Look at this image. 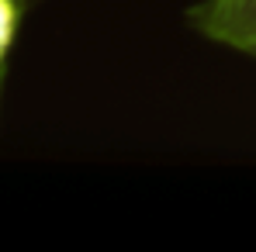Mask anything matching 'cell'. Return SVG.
Here are the masks:
<instances>
[{"label":"cell","mask_w":256,"mask_h":252,"mask_svg":"<svg viewBox=\"0 0 256 252\" xmlns=\"http://www.w3.org/2000/svg\"><path fill=\"white\" fill-rule=\"evenodd\" d=\"M250 55H253V59H256V48H253V52H250Z\"/></svg>","instance_id":"cell-4"},{"label":"cell","mask_w":256,"mask_h":252,"mask_svg":"<svg viewBox=\"0 0 256 252\" xmlns=\"http://www.w3.org/2000/svg\"><path fill=\"white\" fill-rule=\"evenodd\" d=\"M0 90H4V73H0Z\"/></svg>","instance_id":"cell-3"},{"label":"cell","mask_w":256,"mask_h":252,"mask_svg":"<svg viewBox=\"0 0 256 252\" xmlns=\"http://www.w3.org/2000/svg\"><path fill=\"white\" fill-rule=\"evenodd\" d=\"M21 0H0V73L7 66L10 45L18 38V24H21Z\"/></svg>","instance_id":"cell-2"},{"label":"cell","mask_w":256,"mask_h":252,"mask_svg":"<svg viewBox=\"0 0 256 252\" xmlns=\"http://www.w3.org/2000/svg\"><path fill=\"white\" fill-rule=\"evenodd\" d=\"M21 3H28V0H21Z\"/></svg>","instance_id":"cell-5"},{"label":"cell","mask_w":256,"mask_h":252,"mask_svg":"<svg viewBox=\"0 0 256 252\" xmlns=\"http://www.w3.org/2000/svg\"><path fill=\"white\" fill-rule=\"evenodd\" d=\"M190 24L228 48H256V0H204L190 10Z\"/></svg>","instance_id":"cell-1"}]
</instances>
